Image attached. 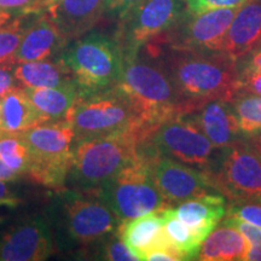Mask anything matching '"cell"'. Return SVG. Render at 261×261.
Returning a JSON list of instances; mask_svg holds the SVG:
<instances>
[{"instance_id": "40", "label": "cell", "mask_w": 261, "mask_h": 261, "mask_svg": "<svg viewBox=\"0 0 261 261\" xmlns=\"http://www.w3.org/2000/svg\"><path fill=\"white\" fill-rule=\"evenodd\" d=\"M145 260H150V261H177L175 257L172 255L171 253L166 252V250H161V249H156V250H151L146 254Z\"/></svg>"}, {"instance_id": "36", "label": "cell", "mask_w": 261, "mask_h": 261, "mask_svg": "<svg viewBox=\"0 0 261 261\" xmlns=\"http://www.w3.org/2000/svg\"><path fill=\"white\" fill-rule=\"evenodd\" d=\"M17 86V79L14 75V65H0V98Z\"/></svg>"}, {"instance_id": "31", "label": "cell", "mask_w": 261, "mask_h": 261, "mask_svg": "<svg viewBox=\"0 0 261 261\" xmlns=\"http://www.w3.org/2000/svg\"><path fill=\"white\" fill-rule=\"evenodd\" d=\"M248 0H185L187 11L191 15L202 14L217 9L240 8Z\"/></svg>"}, {"instance_id": "41", "label": "cell", "mask_w": 261, "mask_h": 261, "mask_svg": "<svg viewBox=\"0 0 261 261\" xmlns=\"http://www.w3.org/2000/svg\"><path fill=\"white\" fill-rule=\"evenodd\" d=\"M244 261H261V242L250 244L244 255Z\"/></svg>"}, {"instance_id": "32", "label": "cell", "mask_w": 261, "mask_h": 261, "mask_svg": "<svg viewBox=\"0 0 261 261\" xmlns=\"http://www.w3.org/2000/svg\"><path fill=\"white\" fill-rule=\"evenodd\" d=\"M237 68L241 81L252 75L261 74V46L237 60Z\"/></svg>"}, {"instance_id": "24", "label": "cell", "mask_w": 261, "mask_h": 261, "mask_svg": "<svg viewBox=\"0 0 261 261\" xmlns=\"http://www.w3.org/2000/svg\"><path fill=\"white\" fill-rule=\"evenodd\" d=\"M14 75L21 86L25 87H57L74 80L70 70L61 58L17 63Z\"/></svg>"}, {"instance_id": "22", "label": "cell", "mask_w": 261, "mask_h": 261, "mask_svg": "<svg viewBox=\"0 0 261 261\" xmlns=\"http://www.w3.org/2000/svg\"><path fill=\"white\" fill-rule=\"evenodd\" d=\"M44 122L22 86L15 87L0 98V129L5 135H19Z\"/></svg>"}, {"instance_id": "30", "label": "cell", "mask_w": 261, "mask_h": 261, "mask_svg": "<svg viewBox=\"0 0 261 261\" xmlns=\"http://www.w3.org/2000/svg\"><path fill=\"white\" fill-rule=\"evenodd\" d=\"M226 208V218L244 220L261 227V201L259 198L231 201Z\"/></svg>"}, {"instance_id": "18", "label": "cell", "mask_w": 261, "mask_h": 261, "mask_svg": "<svg viewBox=\"0 0 261 261\" xmlns=\"http://www.w3.org/2000/svg\"><path fill=\"white\" fill-rule=\"evenodd\" d=\"M68 44L67 39L58 31L50 16H40L24 33L21 44L16 51L15 62L45 61L60 56Z\"/></svg>"}, {"instance_id": "8", "label": "cell", "mask_w": 261, "mask_h": 261, "mask_svg": "<svg viewBox=\"0 0 261 261\" xmlns=\"http://www.w3.org/2000/svg\"><path fill=\"white\" fill-rule=\"evenodd\" d=\"M138 151L167 156L205 173L219 158L221 149L212 144L194 120L177 115L150 130Z\"/></svg>"}, {"instance_id": "3", "label": "cell", "mask_w": 261, "mask_h": 261, "mask_svg": "<svg viewBox=\"0 0 261 261\" xmlns=\"http://www.w3.org/2000/svg\"><path fill=\"white\" fill-rule=\"evenodd\" d=\"M144 137V129L130 128L74 142L73 162L67 179L71 189L97 191L138 155Z\"/></svg>"}, {"instance_id": "23", "label": "cell", "mask_w": 261, "mask_h": 261, "mask_svg": "<svg viewBox=\"0 0 261 261\" xmlns=\"http://www.w3.org/2000/svg\"><path fill=\"white\" fill-rule=\"evenodd\" d=\"M248 250V242L238 230L221 224L214 228L201 243L197 260L237 261L243 260Z\"/></svg>"}, {"instance_id": "42", "label": "cell", "mask_w": 261, "mask_h": 261, "mask_svg": "<svg viewBox=\"0 0 261 261\" xmlns=\"http://www.w3.org/2000/svg\"><path fill=\"white\" fill-rule=\"evenodd\" d=\"M248 142H249V144L252 145V148L255 150L261 158V132L248 137Z\"/></svg>"}, {"instance_id": "45", "label": "cell", "mask_w": 261, "mask_h": 261, "mask_svg": "<svg viewBox=\"0 0 261 261\" xmlns=\"http://www.w3.org/2000/svg\"><path fill=\"white\" fill-rule=\"evenodd\" d=\"M3 136H5V133L4 132H3V130L2 129H0V138H2V137Z\"/></svg>"}, {"instance_id": "34", "label": "cell", "mask_w": 261, "mask_h": 261, "mask_svg": "<svg viewBox=\"0 0 261 261\" xmlns=\"http://www.w3.org/2000/svg\"><path fill=\"white\" fill-rule=\"evenodd\" d=\"M223 223L238 230V232L246 238L248 244L261 242V227L255 226V225L250 223H247L244 220L234 219V218H225Z\"/></svg>"}, {"instance_id": "17", "label": "cell", "mask_w": 261, "mask_h": 261, "mask_svg": "<svg viewBox=\"0 0 261 261\" xmlns=\"http://www.w3.org/2000/svg\"><path fill=\"white\" fill-rule=\"evenodd\" d=\"M261 45V0H248L238 8L221 51L240 60Z\"/></svg>"}, {"instance_id": "44", "label": "cell", "mask_w": 261, "mask_h": 261, "mask_svg": "<svg viewBox=\"0 0 261 261\" xmlns=\"http://www.w3.org/2000/svg\"><path fill=\"white\" fill-rule=\"evenodd\" d=\"M60 2L61 0H44V8L45 10H48L50 8H52V6L57 5Z\"/></svg>"}, {"instance_id": "29", "label": "cell", "mask_w": 261, "mask_h": 261, "mask_svg": "<svg viewBox=\"0 0 261 261\" xmlns=\"http://www.w3.org/2000/svg\"><path fill=\"white\" fill-rule=\"evenodd\" d=\"M90 256L98 260H109V261H135L136 256L129 252L128 248L123 243L120 237L119 231L106 238L97 247L93 248Z\"/></svg>"}, {"instance_id": "39", "label": "cell", "mask_w": 261, "mask_h": 261, "mask_svg": "<svg viewBox=\"0 0 261 261\" xmlns=\"http://www.w3.org/2000/svg\"><path fill=\"white\" fill-rule=\"evenodd\" d=\"M19 175H21V173L15 171V169L10 168L8 165H5V163L0 160V180L2 181L16 180Z\"/></svg>"}, {"instance_id": "37", "label": "cell", "mask_w": 261, "mask_h": 261, "mask_svg": "<svg viewBox=\"0 0 261 261\" xmlns=\"http://www.w3.org/2000/svg\"><path fill=\"white\" fill-rule=\"evenodd\" d=\"M242 92L261 96V74L252 75L241 81L240 93Z\"/></svg>"}, {"instance_id": "5", "label": "cell", "mask_w": 261, "mask_h": 261, "mask_svg": "<svg viewBox=\"0 0 261 261\" xmlns=\"http://www.w3.org/2000/svg\"><path fill=\"white\" fill-rule=\"evenodd\" d=\"M58 57L70 70L79 94L110 90L121 79V47L115 38L102 33H86L69 41Z\"/></svg>"}, {"instance_id": "2", "label": "cell", "mask_w": 261, "mask_h": 261, "mask_svg": "<svg viewBox=\"0 0 261 261\" xmlns=\"http://www.w3.org/2000/svg\"><path fill=\"white\" fill-rule=\"evenodd\" d=\"M46 219L55 247L90 256L94 247L119 231L122 223L97 191L61 189L51 198Z\"/></svg>"}, {"instance_id": "20", "label": "cell", "mask_w": 261, "mask_h": 261, "mask_svg": "<svg viewBox=\"0 0 261 261\" xmlns=\"http://www.w3.org/2000/svg\"><path fill=\"white\" fill-rule=\"evenodd\" d=\"M22 90L45 122L63 121L79 96L75 80L57 87H25Z\"/></svg>"}, {"instance_id": "38", "label": "cell", "mask_w": 261, "mask_h": 261, "mask_svg": "<svg viewBox=\"0 0 261 261\" xmlns=\"http://www.w3.org/2000/svg\"><path fill=\"white\" fill-rule=\"evenodd\" d=\"M0 202L5 205H16L18 204L17 198L12 195L5 181L0 180Z\"/></svg>"}, {"instance_id": "33", "label": "cell", "mask_w": 261, "mask_h": 261, "mask_svg": "<svg viewBox=\"0 0 261 261\" xmlns=\"http://www.w3.org/2000/svg\"><path fill=\"white\" fill-rule=\"evenodd\" d=\"M44 9V0H0V10L16 15L41 12Z\"/></svg>"}, {"instance_id": "28", "label": "cell", "mask_w": 261, "mask_h": 261, "mask_svg": "<svg viewBox=\"0 0 261 261\" xmlns=\"http://www.w3.org/2000/svg\"><path fill=\"white\" fill-rule=\"evenodd\" d=\"M0 160L23 174L31 166L32 156L28 145L19 135H5L0 138Z\"/></svg>"}, {"instance_id": "4", "label": "cell", "mask_w": 261, "mask_h": 261, "mask_svg": "<svg viewBox=\"0 0 261 261\" xmlns=\"http://www.w3.org/2000/svg\"><path fill=\"white\" fill-rule=\"evenodd\" d=\"M117 86L136 107L143 125L151 130L173 116L184 115V106L163 68L154 62L136 57L123 60Z\"/></svg>"}, {"instance_id": "11", "label": "cell", "mask_w": 261, "mask_h": 261, "mask_svg": "<svg viewBox=\"0 0 261 261\" xmlns=\"http://www.w3.org/2000/svg\"><path fill=\"white\" fill-rule=\"evenodd\" d=\"M204 174L211 187L228 202L257 198L261 194V158L248 140L241 139L221 149Z\"/></svg>"}, {"instance_id": "12", "label": "cell", "mask_w": 261, "mask_h": 261, "mask_svg": "<svg viewBox=\"0 0 261 261\" xmlns=\"http://www.w3.org/2000/svg\"><path fill=\"white\" fill-rule=\"evenodd\" d=\"M238 8L217 9L191 15L187 11L180 21L156 44L191 51H221L224 39Z\"/></svg>"}, {"instance_id": "10", "label": "cell", "mask_w": 261, "mask_h": 261, "mask_svg": "<svg viewBox=\"0 0 261 261\" xmlns=\"http://www.w3.org/2000/svg\"><path fill=\"white\" fill-rule=\"evenodd\" d=\"M185 14V0H142L120 18L115 39L123 60L136 57L146 44L160 40Z\"/></svg>"}, {"instance_id": "19", "label": "cell", "mask_w": 261, "mask_h": 261, "mask_svg": "<svg viewBox=\"0 0 261 261\" xmlns=\"http://www.w3.org/2000/svg\"><path fill=\"white\" fill-rule=\"evenodd\" d=\"M225 197L219 192H211L201 197L192 198L173 205L172 212L178 219L187 224L195 233L203 240L218 224L221 223L225 213Z\"/></svg>"}, {"instance_id": "15", "label": "cell", "mask_w": 261, "mask_h": 261, "mask_svg": "<svg viewBox=\"0 0 261 261\" xmlns=\"http://www.w3.org/2000/svg\"><path fill=\"white\" fill-rule=\"evenodd\" d=\"M197 123L215 148L224 149L243 139V133L231 102L214 99L205 102L194 113L188 114Z\"/></svg>"}, {"instance_id": "7", "label": "cell", "mask_w": 261, "mask_h": 261, "mask_svg": "<svg viewBox=\"0 0 261 261\" xmlns=\"http://www.w3.org/2000/svg\"><path fill=\"white\" fill-rule=\"evenodd\" d=\"M31 151L28 174L52 189H63L73 162L75 133L65 120L44 122L19 133Z\"/></svg>"}, {"instance_id": "1", "label": "cell", "mask_w": 261, "mask_h": 261, "mask_svg": "<svg viewBox=\"0 0 261 261\" xmlns=\"http://www.w3.org/2000/svg\"><path fill=\"white\" fill-rule=\"evenodd\" d=\"M159 64L177 91L184 106V115L210 100L232 102L240 93L237 61L223 51L171 48Z\"/></svg>"}, {"instance_id": "27", "label": "cell", "mask_w": 261, "mask_h": 261, "mask_svg": "<svg viewBox=\"0 0 261 261\" xmlns=\"http://www.w3.org/2000/svg\"><path fill=\"white\" fill-rule=\"evenodd\" d=\"M231 104L244 136L250 137L261 132V96L238 93Z\"/></svg>"}, {"instance_id": "6", "label": "cell", "mask_w": 261, "mask_h": 261, "mask_svg": "<svg viewBox=\"0 0 261 261\" xmlns=\"http://www.w3.org/2000/svg\"><path fill=\"white\" fill-rule=\"evenodd\" d=\"M75 133L74 142L143 128L136 107L119 86L91 94H79L65 116Z\"/></svg>"}, {"instance_id": "43", "label": "cell", "mask_w": 261, "mask_h": 261, "mask_svg": "<svg viewBox=\"0 0 261 261\" xmlns=\"http://www.w3.org/2000/svg\"><path fill=\"white\" fill-rule=\"evenodd\" d=\"M18 15L14 14V12L4 11V10H0V28H3L9 22H11L15 17H17Z\"/></svg>"}, {"instance_id": "48", "label": "cell", "mask_w": 261, "mask_h": 261, "mask_svg": "<svg viewBox=\"0 0 261 261\" xmlns=\"http://www.w3.org/2000/svg\"><path fill=\"white\" fill-rule=\"evenodd\" d=\"M260 46H261V45H260Z\"/></svg>"}, {"instance_id": "16", "label": "cell", "mask_w": 261, "mask_h": 261, "mask_svg": "<svg viewBox=\"0 0 261 261\" xmlns=\"http://www.w3.org/2000/svg\"><path fill=\"white\" fill-rule=\"evenodd\" d=\"M106 8L107 0H61L47 12L69 42L89 33L106 14Z\"/></svg>"}, {"instance_id": "13", "label": "cell", "mask_w": 261, "mask_h": 261, "mask_svg": "<svg viewBox=\"0 0 261 261\" xmlns=\"http://www.w3.org/2000/svg\"><path fill=\"white\" fill-rule=\"evenodd\" d=\"M140 154L148 159L155 187L171 207L180 202L217 192L211 187L207 175L200 169L167 156L145 152Z\"/></svg>"}, {"instance_id": "46", "label": "cell", "mask_w": 261, "mask_h": 261, "mask_svg": "<svg viewBox=\"0 0 261 261\" xmlns=\"http://www.w3.org/2000/svg\"><path fill=\"white\" fill-rule=\"evenodd\" d=\"M257 198H259V200H260V201H261V194H260V195H259V196H257Z\"/></svg>"}, {"instance_id": "47", "label": "cell", "mask_w": 261, "mask_h": 261, "mask_svg": "<svg viewBox=\"0 0 261 261\" xmlns=\"http://www.w3.org/2000/svg\"><path fill=\"white\" fill-rule=\"evenodd\" d=\"M2 204H3V203H2V202H0V205H2Z\"/></svg>"}, {"instance_id": "25", "label": "cell", "mask_w": 261, "mask_h": 261, "mask_svg": "<svg viewBox=\"0 0 261 261\" xmlns=\"http://www.w3.org/2000/svg\"><path fill=\"white\" fill-rule=\"evenodd\" d=\"M165 213V232L175 248L181 260H197L202 240L195 231L178 219L172 212V207L163 208Z\"/></svg>"}, {"instance_id": "21", "label": "cell", "mask_w": 261, "mask_h": 261, "mask_svg": "<svg viewBox=\"0 0 261 261\" xmlns=\"http://www.w3.org/2000/svg\"><path fill=\"white\" fill-rule=\"evenodd\" d=\"M163 225L165 213L162 208L140 215L135 219L122 221L119 227V234L137 260H145L146 254L154 246Z\"/></svg>"}, {"instance_id": "14", "label": "cell", "mask_w": 261, "mask_h": 261, "mask_svg": "<svg viewBox=\"0 0 261 261\" xmlns=\"http://www.w3.org/2000/svg\"><path fill=\"white\" fill-rule=\"evenodd\" d=\"M46 217L29 215L0 231V261H40L54 253Z\"/></svg>"}, {"instance_id": "35", "label": "cell", "mask_w": 261, "mask_h": 261, "mask_svg": "<svg viewBox=\"0 0 261 261\" xmlns=\"http://www.w3.org/2000/svg\"><path fill=\"white\" fill-rule=\"evenodd\" d=\"M140 2L142 0H107L106 14L120 19Z\"/></svg>"}, {"instance_id": "9", "label": "cell", "mask_w": 261, "mask_h": 261, "mask_svg": "<svg viewBox=\"0 0 261 261\" xmlns=\"http://www.w3.org/2000/svg\"><path fill=\"white\" fill-rule=\"evenodd\" d=\"M97 194L121 221L171 207L155 187L148 159L140 152Z\"/></svg>"}, {"instance_id": "26", "label": "cell", "mask_w": 261, "mask_h": 261, "mask_svg": "<svg viewBox=\"0 0 261 261\" xmlns=\"http://www.w3.org/2000/svg\"><path fill=\"white\" fill-rule=\"evenodd\" d=\"M40 12H28L18 15L11 22L0 28V65H15L16 51L21 44L24 33L31 27L33 15Z\"/></svg>"}]
</instances>
